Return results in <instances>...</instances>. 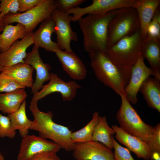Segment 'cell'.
<instances>
[{"mask_svg":"<svg viewBox=\"0 0 160 160\" xmlns=\"http://www.w3.org/2000/svg\"><path fill=\"white\" fill-rule=\"evenodd\" d=\"M88 53L91 66L97 79L118 95L124 93L130 79L132 68L117 66L104 52L94 50Z\"/></svg>","mask_w":160,"mask_h":160,"instance_id":"1","label":"cell"},{"mask_svg":"<svg viewBox=\"0 0 160 160\" xmlns=\"http://www.w3.org/2000/svg\"><path fill=\"white\" fill-rule=\"evenodd\" d=\"M119 9L103 15H88L78 21L83 35V44L86 52L98 50L105 52L108 46V27Z\"/></svg>","mask_w":160,"mask_h":160,"instance_id":"2","label":"cell"},{"mask_svg":"<svg viewBox=\"0 0 160 160\" xmlns=\"http://www.w3.org/2000/svg\"><path fill=\"white\" fill-rule=\"evenodd\" d=\"M29 110L34 117L30 130L38 131L39 136L51 140L60 148L67 152L73 151L75 143L71 139V131L68 127L55 123L51 111H41L37 105H30Z\"/></svg>","mask_w":160,"mask_h":160,"instance_id":"3","label":"cell"},{"mask_svg":"<svg viewBox=\"0 0 160 160\" xmlns=\"http://www.w3.org/2000/svg\"><path fill=\"white\" fill-rule=\"evenodd\" d=\"M120 96L121 104L116 116L120 127L126 132L148 143L152 136L153 127L143 121L124 93Z\"/></svg>","mask_w":160,"mask_h":160,"instance_id":"4","label":"cell"},{"mask_svg":"<svg viewBox=\"0 0 160 160\" xmlns=\"http://www.w3.org/2000/svg\"><path fill=\"white\" fill-rule=\"evenodd\" d=\"M143 39L139 31L121 39L112 46H107L105 52L117 66L131 68L140 53Z\"/></svg>","mask_w":160,"mask_h":160,"instance_id":"5","label":"cell"},{"mask_svg":"<svg viewBox=\"0 0 160 160\" xmlns=\"http://www.w3.org/2000/svg\"><path fill=\"white\" fill-rule=\"evenodd\" d=\"M140 29V21L135 8L119 9L108 27L107 46L114 44L121 39L134 34Z\"/></svg>","mask_w":160,"mask_h":160,"instance_id":"6","label":"cell"},{"mask_svg":"<svg viewBox=\"0 0 160 160\" xmlns=\"http://www.w3.org/2000/svg\"><path fill=\"white\" fill-rule=\"evenodd\" d=\"M56 8V0H43L28 11L6 15L3 17V21L5 26L15 22L20 23L25 27L28 33L32 32L40 23L50 17L52 12Z\"/></svg>","mask_w":160,"mask_h":160,"instance_id":"7","label":"cell"},{"mask_svg":"<svg viewBox=\"0 0 160 160\" xmlns=\"http://www.w3.org/2000/svg\"><path fill=\"white\" fill-rule=\"evenodd\" d=\"M49 82L43 86L41 89L33 95L30 105L37 104L38 101L55 92L60 93L64 101H71L76 96L77 90L81 86L74 81L65 82L56 74L51 73Z\"/></svg>","mask_w":160,"mask_h":160,"instance_id":"8","label":"cell"},{"mask_svg":"<svg viewBox=\"0 0 160 160\" xmlns=\"http://www.w3.org/2000/svg\"><path fill=\"white\" fill-rule=\"evenodd\" d=\"M144 58L140 53L131 68V74L129 82L126 87L124 95L127 100L133 104L138 101L137 95L142 83L151 76L160 80V73L147 67Z\"/></svg>","mask_w":160,"mask_h":160,"instance_id":"9","label":"cell"},{"mask_svg":"<svg viewBox=\"0 0 160 160\" xmlns=\"http://www.w3.org/2000/svg\"><path fill=\"white\" fill-rule=\"evenodd\" d=\"M22 138L17 160H27L42 153H57L60 149V146L53 141L40 136L28 134Z\"/></svg>","mask_w":160,"mask_h":160,"instance_id":"10","label":"cell"},{"mask_svg":"<svg viewBox=\"0 0 160 160\" xmlns=\"http://www.w3.org/2000/svg\"><path fill=\"white\" fill-rule=\"evenodd\" d=\"M136 0H92L90 5L81 8L79 7L68 11L72 14V21H78L86 14L103 15L113 10L133 7Z\"/></svg>","mask_w":160,"mask_h":160,"instance_id":"11","label":"cell"},{"mask_svg":"<svg viewBox=\"0 0 160 160\" xmlns=\"http://www.w3.org/2000/svg\"><path fill=\"white\" fill-rule=\"evenodd\" d=\"M51 16L55 22L57 43L60 49L73 52L71 41H76L78 38L77 33L73 30L70 25L72 16L67 12H61L56 9L52 12Z\"/></svg>","mask_w":160,"mask_h":160,"instance_id":"12","label":"cell"},{"mask_svg":"<svg viewBox=\"0 0 160 160\" xmlns=\"http://www.w3.org/2000/svg\"><path fill=\"white\" fill-rule=\"evenodd\" d=\"M72 151L76 160H115L112 150L97 141L75 143Z\"/></svg>","mask_w":160,"mask_h":160,"instance_id":"13","label":"cell"},{"mask_svg":"<svg viewBox=\"0 0 160 160\" xmlns=\"http://www.w3.org/2000/svg\"><path fill=\"white\" fill-rule=\"evenodd\" d=\"M24 61L36 70L35 79L31 88V93L33 95L41 89L45 81L49 80L51 67L48 63L43 62L40 55L39 47L35 44L31 52L27 53Z\"/></svg>","mask_w":160,"mask_h":160,"instance_id":"14","label":"cell"},{"mask_svg":"<svg viewBox=\"0 0 160 160\" xmlns=\"http://www.w3.org/2000/svg\"><path fill=\"white\" fill-rule=\"evenodd\" d=\"M33 32L28 33L20 41L17 40L6 51L0 53V66H11L20 63H24L26 56V51L34 44Z\"/></svg>","mask_w":160,"mask_h":160,"instance_id":"15","label":"cell"},{"mask_svg":"<svg viewBox=\"0 0 160 160\" xmlns=\"http://www.w3.org/2000/svg\"><path fill=\"white\" fill-rule=\"evenodd\" d=\"M112 128L115 131L117 140L126 146L129 151L134 153L138 158L151 159L153 153L147 143L126 132L116 125H112Z\"/></svg>","mask_w":160,"mask_h":160,"instance_id":"16","label":"cell"},{"mask_svg":"<svg viewBox=\"0 0 160 160\" xmlns=\"http://www.w3.org/2000/svg\"><path fill=\"white\" fill-rule=\"evenodd\" d=\"M60 62L63 70L72 79L81 80L86 77L87 70L80 59L73 52L61 50L54 52Z\"/></svg>","mask_w":160,"mask_h":160,"instance_id":"17","label":"cell"},{"mask_svg":"<svg viewBox=\"0 0 160 160\" xmlns=\"http://www.w3.org/2000/svg\"><path fill=\"white\" fill-rule=\"evenodd\" d=\"M55 22L51 16L44 20L39 28L33 32L34 44L47 51L55 52L61 50L57 43L52 40V35L55 33Z\"/></svg>","mask_w":160,"mask_h":160,"instance_id":"18","label":"cell"},{"mask_svg":"<svg viewBox=\"0 0 160 160\" xmlns=\"http://www.w3.org/2000/svg\"><path fill=\"white\" fill-rule=\"evenodd\" d=\"M34 69L25 63H20L11 66L3 67L1 73L12 78L25 88H31L33 83Z\"/></svg>","mask_w":160,"mask_h":160,"instance_id":"19","label":"cell"},{"mask_svg":"<svg viewBox=\"0 0 160 160\" xmlns=\"http://www.w3.org/2000/svg\"><path fill=\"white\" fill-rule=\"evenodd\" d=\"M160 3L159 0H136L133 6L138 14L140 24V31L144 39L147 36L148 26Z\"/></svg>","mask_w":160,"mask_h":160,"instance_id":"20","label":"cell"},{"mask_svg":"<svg viewBox=\"0 0 160 160\" xmlns=\"http://www.w3.org/2000/svg\"><path fill=\"white\" fill-rule=\"evenodd\" d=\"M148 105L160 112V80L154 77L147 78L139 89Z\"/></svg>","mask_w":160,"mask_h":160,"instance_id":"21","label":"cell"},{"mask_svg":"<svg viewBox=\"0 0 160 160\" xmlns=\"http://www.w3.org/2000/svg\"><path fill=\"white\" fill-rule=\"evenodd\" d=\"M140 53L151 68L160 73V39L147 36L142 42Z\"/></svg>","mask_w":160,"mask_h":160,"instance_id":"22","label":"cell"},{"mask_svg":"<svg viewBox=\"0 0 160 160\" xmlns=\"http://www.w3.org/2000/svg\"><path fill=\"white\" fill-rule=\"evenodd\" d=\"M28 96L24 89L0 93V112L8 114L17 110Z\"/></svg>","mask_w":160,"mask_h":160,"instance_id":"23","label":"cell"},{"mask_svg":"<svg viewBox=\"0 0 160 160\" xmlns=\"http://www.w3.org/2000/svg\"><path fill=\"white\" fill-rule=\"evenodd\" d=\"M27 33L25 27L20 23L5 25L0 34L2 52L6 51L18 39H23Z\"/></svg>","mask_w":160,"mask_h":160,"instance_id":"24","label":"cell"},{"mask_svg":"<svg viewBox=\"0 0 160 160\" xmlns=\"http://www.w3.org/2000/svg\"><path fill=\"white\" fill-rule=\"evenodd\" d=\"M26 106L25 100L17 110L8 115L13 128L16 131L18 130L22 137L28 134L33 122L27 116Z\"/></svg>","mask_w":160,"mask_h":160,"instance_id":"25","label":"cell"},{"mask_svg":"<svg viewBox=\"0 0 160 160\" xmlns=\"http://www.w3.org/2000/svg\"><path fill=\"white\" fill-rule=\"evenodd\" d=\"M115 134L114 130L108 125L105 116H99L91 140L102 143L111 150L113 148L111 136Z\"/></svg>","mask_w":160,"mask_h":160,"instance_id":"26","label":"cell"},{"mask_svg":"<svg viewBox=\"0 0 160 160\" xmlns=\"http://www.w3.org/2000/svg\"><path fill=\"white\" fill-rule=\"evenodd\" d=\"M99 116L98 112H95L91 120L84 127L76 131L71 132V138L74 143H84L91 140Z\"/></svg>","mask_w":160,"mask_h":160,"instance_id":"27","label":"cell"},{"mask_svg":"<svg viewBox=\"0 0 160 160\" xmlns=\"http://www.w3.org/2000/svg\"><path fill=\"white\" fill-rule=\"evenodd\" d=\"M16 133L9 116L3 115L0 112V137L12 139L15 137Z\"/></svg>","mask_w":160,"mask_h":160,"instance_id":"28","label":"cell"},{"mask_svg":"<svg viewBox=\"0 0 160 160\" xmlns=\"http://www.w3.org/2000/svg\"><path fill=\"white\" fill-rule=\"evenodd\" d=\"M25 88L12 78L0 73V93H7Z\"/></svg>","mask_w":160,"mask_h":160,"instance_id":"29","label":"cell"},{"mask_svg":"<svg viewBox=\"0 0 160 160\" xmlns=\"http://www.w3.org/2000/svg\"><path fill=\"white\" fill-rule=\"evenodd\" d=\"M111 137L114 150L113 154L115 160H135L128 149L119 144L113 136Z\"/></svg>","mask_w":160,"mask_h":160,"instance_id":"30","label":"cell"},{"mask_svg":"<svg viewBox=\"0 0 160 160\" xmlns=\"http://www.w3.org/2000/svg\"><path fill=\"white\" fill-rule=\"evenodd\" d=\"M0 1V15L2 18L9 13L18 12V0H1Z\"/></svg>","mask_w":160,"mask_h":160,"instance_id":"31","label":"cell"},{"mask_svg":"<svg viewBox=\"0 0 160 160\" xmlns=\"http://www.w3.org/2000/svg\"><path fill=\"white\" fill-rule=\"evenodd\" d=\"M86 0H57L56 9L62 13H66L70 10L75 8Z\"/></svg>","mask_w":160,"mask_h":160,"instance_id":"32","label":"cell"},{"mask_svg":"<svg viewBox=\"0 0 160 160\" xmlns=\"http://www.w3.org/2000/svg\"><path fill=\"white\" fill-rule=\"evenodd\" d=\"M148 145L153 153H160V124L153 127V134Z\"/></svg>","mask_w":160,"mask_h":160,"instance_id":"33","label":"cell"},{"mask_svg":"<svg viewBox=\"0 0 160 160\" xmlns=\"http://www.w3.org/2000/svg\"><path fill=\"white\" fill-rule=\"evenodd\" d=\"M43 0H18L19 13L28 11L39 4Z\"/></svg>","mask_w":160,"mask_h":160,"instance_id":"34","label":"cell"},{"mask_svg":"<svg viewBox=\"0 0 160 160\" xmlns=\"http://www.w3.org/2000/svg\"><path fill=\"white\" fill-rule=\"evenodd\" d=\"M147 36L160 39V23L152 20L147 29Z\"/></svg>","mask_w":160,"mask_h":160,"instance_id":"35","label":"cell"},{"mask_svg":"<svg viewBox=\"0 0 160 160\" xmlns=\"http://www.w3.org/2000/svg\"><path fill=\"white\" fill-rule=\"evenodd\" d=\"M27 160H61L55 153H45L37 155Z\"/></svg>","mask_w":160,"mask_h":160,"instance_id":"36","label":"cell"},{"mask_svg":"<svg viewBox=\"0 0 160 160\" xmlns=\"http://www.w3.org/2000/svg\"><path fill=\"white\" fill-rule=\"evenodd\" d=\"M152 20L155 21L160 23V12L159 7L155 10Z\"/></svg>","mask_w":160,"mask_h":160,"instance_id":"37","label":"cell"},{"mask_svg":"<svg viewBox=\"0 0 160 160\" xmlns=\"http://www.w3.org/2000/svg\"><path fill=\"white\" fill-rule=\"evenodd\" d=\"M153 160H160V153H153L151 159Z\"/></svg>","mask_w":160,"mask_h":160,"instance_id":"38","label":"cell"},{"mask_svg":"<svg viewBox=\"0 0 160 160\" xmlns=\"http://www.w3.org/2000/svg\"><path fill=\"white\" fill-rule=\"evenodd\" d=\"M5 26L3 21V18L0 15V33L3 31Z\"/></svg>","mask_w":160,"mask_h":160,"instance_id":"39","label":"cell"},{"mask_svg":"<svg viewBox=\"0 0 160 160\" xmlns=\"http://www.w3.org/2000/svg\"><path fill=\"white\" fill-rule=\"evenodd\" d=\"M0 160H5L4 156L1 152H0Z\"/></svg>","mask_w":160,"mask_h":160,"instance_id":"40","label":"cell"},{"mask_svg":"<svg viewBox=\"0 0 160 160\" xmlns=\"http://www.w3.org/2000/svg\"><path fill=\"white\" fill-rule=\"evenodd\" d=\"M1 52H2V50H1V41H0V53Z\"/></svg>","mask_w":160,"mask_h":160,"instance_id":"41","label":"cell"},{"mask_svg":"<svg viewBox=\"0 0 160 160\" xmlns=\"http://www.w3.org/2000/svg\"><path fill=\"white\" fill-rule=\"evenodd\" d=\"M3 67H2V66H0V73L1 72V69H2Z\"/></svg>","mask_w":160,"mask_h":160,"instance_id":"42","label":"cell"}]
</instances>
